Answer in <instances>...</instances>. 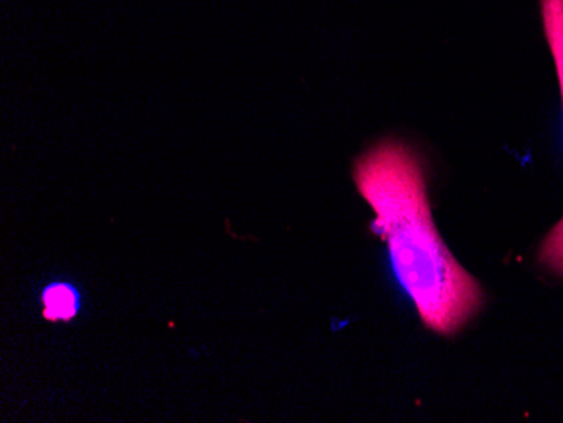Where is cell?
<instances>
[{"instance_id":"7a4b0ae2","label":"cell","mask_w":563,"mask_h":423,"mask_svg":"<svg viewBox=\"0 0 563 423\" xmlns=\"http://www.w3.org/2000/svg\"><path fill=\"white\" fill-rule=\"evenodd\" d=\"M540 15L543 33L555 63L563 112V0H540ZM537 258L540 264L563 277V216L543 238Z\"/></svg>"},{"instance_id":"6da1fadb","label":"cell","mask_w":563,"mask_h":423,"mask_svg":"<svg viewBox=\"0 0 563 423\" xmlns=\"http://www.w3.org/2000/svg\"><path fill=\"white\" fill-rule=\"evenodd\" d=\"M354 182L375 211L372 232L387 242L395 277L423 326L459 333L483 308L484 292L435 229L419 154L404 142H382L357 159Z\"/></svg>"},{"instance_id":"3957f363","label":"cell","mask_w":563,"mask_h":423,"mask_svg":"<svg viewBox=\"0 0 563 423\" xmlns=\"http://www.w3.org/2000/svg\"><path fill=\"white\" fill-rule=\"evenodd\" d=\"M44 318L49 321H68L75 318L80 302L78 292L68 283H53L43 292Z\"/></svg>"}]
</instances>
